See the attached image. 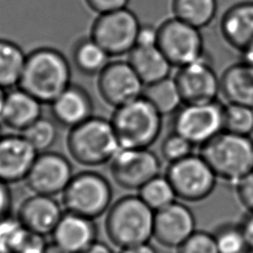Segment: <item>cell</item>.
Returning a JSON list of instances; mask_svg holds the SVG:
<instances>
[{"instance_id":"f35d334b","label":"cell","mask_w":253,"mask_h":253,"mask_svg":"<svg viewBox=\"0 0 253 253\" xmlns=\"http://www.w3.org/2000/svg\"><path fill=\"white\" fill-rule=\"evenodd\" d=\"M240 225L246 237L250 252L253 253V211H247L243 219L240 221Z\"/></svg>"},{"instance_id":"30bf717a","label":"cell","mask_w":253,"mask_h":253,"mask_svg":"<svg viewBox=\"0 0 253 253\" xmlns=\"http://www.w3.org/2000/svg\"><path fill=\"white\" fill-rule=\"evenodd\" d=\"M157 46L178 68L205 55L201 29L175 17L165 20L158 27Z\"/></svg>"},{"instance_id":"f6af8a7d","label":"cell","mask_w":253,"mask_h":253,"mask_svg":"<svg viewBox=\"0 0 253 253\" xmlns=\"http://www.w3.org/2000/svg\"><path fill=\"white\" fill-rule=\"evenodd\" d=\"M5 95H6L5 89H3L2 87H0V113H1V110H2V106H3V102H4Z\"/></svg>"},{"instance_id":"ab89813d","label":"cell","mask_w":253,"mask_h":253,"mask_svg":"<svg viewBox=\"0 0 253 253\" xmlns=\"http://www.w3.org/2000/svg\"><path fill=\"white\" fill-rule=\"evenodd\" d=\"M119 253H158L156 248L149 242L121 248Z\"/></svg>"},{"instance_id":"8d00e7d4","label":"cell","mask_w":253,"mask_h":253,"mask_svg":"<svg viewBox=\"0 0 253 253\" xmlns=\"http://www.w3.org/2000/svg\"><path fill=\"white\" fill-rule=\"evenodd\" d=\"M158 41V28L150 24H140L135 46H153L157 45Z\"/></svg>"},{"instance_id":"603a6c76","label":"cell","mask_w":253,"mask_h":253,"mask_svg":"<svg viewBox=\"0 0 253 253\" xmlns=\"http://www.w3.org/2000/svg\"><path fill=\"white\" fill-rule=\"evenodd\" d=\"M219 84L226 103L253 107V68L242 61L234 63L223 71Z\"/></svg>"},{"instance_id":"ac0fdd59","label":"cell","mask_w":253,"mask_h":253,"mask_svg":"<svg viewBox=\"0 0 253 253\" xmlns=\"http://www.w3.org/2000/svg\"><path fill=\"white\" fill-rule=\"evenodd\" d=\"M95 219L64 211L51 233L52 242L69 253H81L97 240Z\"/></svg>"},{"instance_id":"484cf974","label":"cell","mask_w":253,"mask_h":253,"mask_svg":"<svg viewBox=\"0 0 253 253\" xmlns=\"http://www.w3.org/2000/svg\"><path fill=\"white\" fill-rule=\"evenodd\" d=\"M142 96L162 115H174L184 104L177 83L170 76L146 85Z\"/></svg>"},{"instance_id":"e0dca14e","label":"cell","mask_w":253,"mask_h":253,"mask_svg":"<svg viewBox=\"0 0 253 253\" xmlns=\"http://www.w3.org/2000/svg\"><path fill=\"white\" fill-rule=\"evenodd\" d=\"M63 213L52 196L34 194L21 203L16 216L27 230L46 236L51 235Z\"/></svg>"},{"instance_id":"8fae6325","label":"cell","mask_w":253,"mask_h":253,"mask_svg":"<svg viewBox=\"0 0 253 253\" xmlns=\"http://www.w3.org/2000/svg\"><path fill=\"white\" fill-rule=\"evenodd\" d=\"M159 157L149 148H120L110 161L113 180L122 188L139 190L160 175Z\"/></svg>"},{"instance_id":"d4e9b609","label":"cell","mask_w":253,"mask_h":253,"mask_svg":"<svg viewBox=\"0 0 253 253\" xmlns=\"http://www.w3.org/2000/svg\"><path fill=\"white\" fill-rule=\"evenodd\" d=\"M27 54L22 47L6 39H0V87L12 89L19 85Z\"/></svg>"},{"instance_id":"f546056e","label":"cell","mask_w":253,"mask_h":253,"mask_svg":"<svg viewBox=\"0 0 253 253\" xmlns=\"http://www.w3.org/2000/svg\"><path fill=\"white\" fill-rule=\"evenodd\" d=\"M22 134L38 153L48 151L58 137L57 123L54 120L41 117L22 131Z\"/></svg>"},{"instance_id":"b9f144b4","label":"cell","mask_w":253,"mask_h":253,"mask_svg":"<svg viewBox=\"0 0 253 253\" xmlns=\"http://www.w3.org/2000/svg\"><path fill=\"white\" fill-rule=\"evenodd\" d=\"M242 56V62L253 68V45L244 49L243 51L240 52Z\"/></svg>"},{"instance_id":"d6a6232c","label":"cell","mask_w":253,"mask_h":253,"mask_svg":"<svg viewBox=\"0 0 253 253\" xmlns=\"http://www.w3.org/2000/svg\"><path fill=\"white\" fill-rule=\"evenodd\" d=\"M177 249V253H218L212 232L195 230Z\"/></svg>"},{"instance_id":"7bdbcfd3","label":"cell","mask_w":253,"mask_h":253,"mask_svg":"<svg viewBox=\"0 0 253 253\" xmlns=\"http://www.w3.org/2000/svg\"><path fill=\"white\" fill-rule=\"evenodd\" d=\"M43 253H69V252L64 250L63 248H61L60 246H58L54 242H51V243L47 244Z\"/></svg>"},{"instance_id":"ee69618b","label":"cell","mask_w":253,"mask_h":253,"mask_svg":"<svg viewBox=\"0 0 253 253\" xmlns=\"http://www.w3.org/2000/svg\"><path fill=\"white\" fill-rule=\"evenodd\" d=\"M0 253H13V252L8 245L0 242Z\"/></svg>"},{"instance_id":"6da1fadb","label":"cell","mask_w":253,"mask_h":253,"mask_svg":"<svg viewBox=\"0 0 253 253\" xmlns=\"http://www.w3.org/2000/svg\"><path fill=\"white\" fill-rule=\"evenodd\" d=\"M71 84V67L59 50L42 46L27 54L19 87L42 104H50Z\"/></svg>"},{"instance_id":"52a82bcc","label":"cell","mask_w":253,"mask_h":253,"mask_svg":"<svg viewBox=\"0 0 253 253\" xmlns=\"http://www.w3.org/2000/svg\"><path fill=\"white\" fill-rule=\"evenodd\" d=\"M165 176L170 181L178 199L197 203L207 199L214 190L217 177L199 153L169 164Z\"/></svg>"},{"instance_id":"4fadbf2b","label":"cell","mask_w":253,"mask_h":253,"mask_svg":"<svg viewBox=\"0 0 253 253\" xmlns=\"http://www.w3.org/2000/svg\"><path fill=\"white\" fill-rule=\"evenodd\" d=\"M73 177L70 161L54 151L38 153L25 182L34 194L55 196L62 194Z\"/></svg>"},{"instance_id":"277c9868","label":"cell","mask_w":253,"mask_h":253,"mask_svg":"<svg viewBox=\"0 0 253 253\" xmlns=\"http://www.w3.org/2000/svg\"><path fill=\"white\" fill-rule=\"evenodd\" d=\"M66 144L71 157L89 167L110 162L121 148L111 121L95 116L70 128Z\"/></svg>"},{"instance_id":"e575fe53","label":"cell","mask_w":253,"mask_h":253,"mask_svg":"<svg viewBox=\"0 0 253 253\" xmlns=\"http://www.w3.org/2000/svg\"><path fill=\"white\" fill-rule=\"evenodd\" d=\"M234 189L239 203L247 211H253V171L239 180Z\"/></svg>"},{"instance_id":"cb8c5ba5","label":"cell","mask_w":253,"mask_h":253,"mask_svg":"<svg viewBox=\"0 0 253 253\" xmlns=\"http://www.w3.org/2000/svg\"><path fill=\"white\" fill-rule=\"evenodd\" d=\"M110 55L91 37L81 38L72 47V62L84 75H98L110 62Z\"/></svg>"},{"instance_id":"44dd1931","label":"cell","mask_w":253,"mask_h":253,"mask_svg":"<svg viewBox=\"0 0 253 253\" xmlns=\"http://www.w3.org/2000/svg\"><path fill=\"white\" fill-rule=\"evenodd\" d=\"M219 29L223 40L239 52L253 45V1L229 7L221 17Z\"/></svg>"},{"instance_id":"7c38bea8","label":"cell","mask_w":253,"mask_h":253,"mask_svg":"<svg viewBox=\"0 0 253 253\" xmlns=\"http://www.w3.org/2000/svg\"><path fill=\"white\" fill-rule=\"evenodd\" d=\"M98 91L103 100L118 108L142 96L145 85L128 61H110L98 74Z\"/></svg>"},{"instance_id":"1f68e13d","label":"cell","mask_w":253,"mask_h":253,"mask_svg":"<svg viewBox=\"0 0 253 253\" xmlns=\"http://www.w3.org/2000/svg\"><path fill=\"white\" fill-rule=\"evenodd\" d=\"M195 145L179 133L172 131L162 141L160 153L169 164L179 161L193 154Z\"/></svg>"},{"instance_id":"836d02e7","label":"cell","mask_w":253,"mask_h":253,"mask_svg":"<svg viewBox=\"0 0 253 253\" xmlns=\"http://www.w3.org/2000/svg\"><path fill=\"white\" fill-rule=\"evenodd\" d=\"M47 244L45 236L29 231L24 227L10 248L13 253H43Z\"/></svg>"},{"instance_id":"83f0119b","label":"cell","mask_w":253,"mask_h":253,"mask_svg":"<svg viewBox=\"0 0 253 253\" xmlns=\"http://www.w3.org/2000/svg\"><path fill=\"white\" fill-rule=\"evenodd\" d=\"M140 199L154 211H159L177 199L176 193L166 176L158 175L138 190Z\"/></svg>"},{"instance_id":"8992f818","label":"cell","mask_w":253,"mask_h":253,"mask_svg":"<svg viewBox=\"0 0 253 253\" xmlns=\"http://www.w3.org/2000/svg\"><path fill=\"white\" fill-rule=\"evenodd\" d=\"M112 198V186L105 176L84 171L73 175L62 192V206L66 211L95 219L108 211Z\"/></svg>"},{"instance_id":"7402d4cb","label":"cell","mask_w":253,"mask_h":253,"mask_svg":"<svg viewBox=\"0 0 253 253\" xmlns=\"http://www.w3.org/2000/svg\"><path fill=\"white\" fill-rule=\"evenodd\" d=\"M127 61L145 86L169 77L174 67L157 45L134 46Z\"/></svg>"},{"instance_id":"ffe728a7","label":"cell","mask_w":253,"mask_h":253,"mask_svg":"<svg viewBox=\"0 0 253 253\" xmlns=\"http://www.w3.org/2000/svg\"><path fill=\"white\" fill-rule=\"evenodd\" d=\"M42 103L24 89L12 88L6 92L0 122L7 127L24 131L42 114Z\"/></svg>"},{"instance_id":"9a60e30c","label":"cell","mask_w":253,"mask_h":253,"mask_svg":"<svg viewBox=\"0 0 253 253\" xmlns=\"http://www.w3.org/2000/svg\"><path fill=\"white\" fill-rule=\"evenodd\" d=\"M195 230V214L184 203L175 201L154 213L153 238L163 246L178 248Z\"/></svg>"},{"instance_id":"d6986e66","label":"cell","mask_w":253,"mask_h":253,"mask_svg":"<svg viewBox=\"0 0 253 253\" xmlns=\"http://www.w3.org/2000/svg\"><path fill=\"white\" fill-rule=\"evenodd\" d=\"M53 120L72 128L93 117V101L86 89L77 84H70L50 104Z\"/></svg>"},{"instance_id":"d590c367","label":"cell","mask_w":253,"mask_h":253,"mask_svg":"<svg viewBox=\"0 0 253 253\" xmlns=\"http://www.w3.org/2000/svg\"><path fill=\"white\" fill-rule=\"evenodd\" d=\"M88 7L100 14L126 8L129 0H85Z\"/></svg>"},{"instance_id":"4316f807","label":"cell","mask_w":253,"mask_h":253,"mask_svg":"<svg viewBox=\"0 0 253 253\" xmlns=\"http://www.w3.org/2000/svg\"><path fill=\"white\" fill-rule=\"evenodd\" d=\"M171 7L173 17L202 29L215 18L217 0H172Z\"/></svg>"},{"instance_id":"60d3db41","label":"cell","mask_w":253,"mask_h":253,"mask_svg":"<svg viewBox=\"0 0 253 253\" xmlns=\"http://www.w3.org/2000/svg\"><path fill=\"white\" fill-rule=\"evenodd\" d=\"M81 253H115L112 248L105 242L96 240L88 248H86Z\"/></svg>"},{"instance_id":"ba28073f","label":"cell","mask_w":253,"mask_h":253,"mask_svg":"<svg viewBox=\"0 0 253 253\" xmlns=\"http://www.w3.org/2000/svg\"><path fill=\"white\" fill-rule=\"evenodd\" d=\"M139 26L135 13L126 7L100 14L92 25L90 37L110 56H120L135 46Z\"/></svg>"},{"instance_id":"f1b7e54d","label":"cell","mask_w":253,"mask_h":253,"mask_svg":"<svg viewBox=\"0 0 253 253\" xmlns=\"http://www.w3.org/2000/svg\"><path fill=\"white\" fill-rule=\"evenodd\" d=\"M212 233L218 253H251L240 222H224Z\"/></svg>"},{"instance_id":"5b68a950","label":"cell","mask_w":253,"mask_h":253,"mask_svg":"<svg viewBox=\"0 0 253 253\" xmlns=\"http://www.w3.org/2000/svg\"><path fill=\"white\" fill-rule=\"evenodd\" d=\"M162 117L141 96L116 108L110 121L122 148H149L160 135Z\"/></svg>"},{"instance_id":"2e32d148","label":"cell","mask_w":253,"mask_h":253,"mask_svg":"<svg viewBox=\"0 0 253 253\" xmlns=\"http://www.w3.org/2000/svg\"><path fill=\"white\" fill-rule=\"evenodd\" d=\"M37 155L22 133L0 135V181L13 184L25 180Z\"/></svg>"},{"instance_id":"7a4b0ae2","label":"cell","mask_w":253,"mask_h":253,"mask_svg":"<svg viewBox=\"0 0 253 253\" xmlns=\"http://www.w3.org/2000/svg\"><path fill=\"white\" fill-rule=\"evenodd\" d=\"M155 211L137 196H125L108 210L105 230L120 248L149 242L153 237Z\"/></svg>"},{"instance_id":"9c48e42d","label":"cell","mask_w":253,"mask_h":253,"mask_svg":"<svg viewBox=\"0 0 253 253\" xmlns=\"http://www.w3.org/2000/svg\"><path fill=\"white\" fill-rule=\"evenodd\" d=\"M172 126V131L201 147L223 131V105L217 101L183 104L173 115Z\"/></svg>"},{"instance_id":"74e56055","label":"cell","mask_w":253,"mask_h":253,"mask_svg":"<svg viewBox=\"0 0 253 253\" xmlns=\"http://www.w3.org/2000/svg\"><path fill=\"white\" fill-rule=\"evenodd\" d=\"M12 206L13 197L9 184L0 181V220L11 214Z\"/></svg>"},{"instance_id":"5bb4252c","label":"cell","mask_w":253,"mask_h":253,"mask_svg":"<svg viewBox=\"0 0 253 253\" xmlns=\"http://www.w3.org/2000/svg\"><path fill=\"white\" fill-rule=\"evenodd\" d=\"M174 79L184 104L213 102L220 93L219 77L205 55L192 63L179 67Z\"/></svg>"},{"instance_id":"3957f363","label":"cell","mask_w":253,"mask_h":253,"mask_svg":"<svg viewBox=\"0 0 253 253\" xmlns=\"http://www.w3.org/2000/svg\"><path fill=\"white\" fill-rule=\"evenodd\" d=\"M217 179L234 186L253 171V140L250 136L221 131L200 147Z\"/></svg>"},{"instance_id":"4dcf8cb0","label":"cell","mask_w":253,"mask_h":253,"mask_svg":"<svg viewBox=\"0 0 253 253\" xmlns=\"http://www.w3.org/2000/svg\"><path fill=\"white\" fill-rule=\"evenodd\" d=\"M223 130L250 136L253 132V107L228 103L224 105Z\"/></svg>"}]
</instances>
